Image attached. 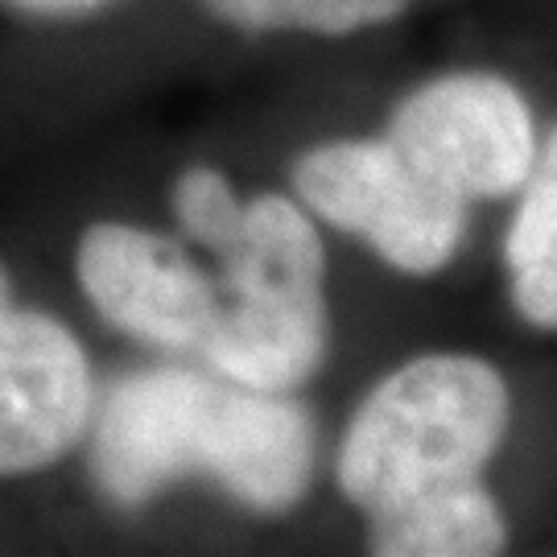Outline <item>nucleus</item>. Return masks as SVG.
<instances>
[{"label":"nucleus","instance_id":"1a4fd4ad","mask_svg":"<svg viewBox=\"0 0 557 557\" xmlns=\"http://www.w3.org/2000/svg\"><path fill=\"white\" fill-rule=\"evenodd\" d=\"M202 4L220 21L248 34L294 29V34L343 38L400 17L413 0H202Z\"/></svg>","mask_w":557,"mask_h":557},{"label":"nucleus","instance_id":"20e7f679","mask_svg":"<svg viewBox=\"0 0 557 557\" xmlns=\"http://www.w3.org/2000/svg\"><path fill=\"white\" fill-rule=\"evenodd\" d=\"M294 186L314 215L363 236L393 269L413 277L446 269L467 236L471 202L425 178L388 137L310 149L294 165Z\"/></svg>","mask_w":557,"mask_h":557},{"label":"nucleus","instance_id":"39448f33","mask_svg":"<svg viewBox=\"0 0 557 557\" xmlns=\"http://www.w3.org/2000/svg\"><path fill=\"white\" fill-rule=\"evenodd\" d=\"M388 140L462 202L512 195L537 161L529 103L499 75H446L418 87L397 108Z\"/></svg>","mask_w":557,"mask_h":557},{"label":"nucleus","instance_id":"9d476101","mask_svg":"<svg viewBox=\"0 0 557 557\" xmlns=\"http://www.w3.org/2000/svg\"><path fill=\"white\" fill-rule=\"evenodd\" d=\"M174 215L195 244L223 252L244 223V202L236 199L232 182L223 178L220 170L195 165L174 182Z\"/></svg>","mask_w":557,"mask_h":557},{"label":"nucleus","instance_id":"f257e3e1","mask_svg":"<svg viewBox=\"0 0 557 557\" xmlns=\"http://www.w3.org/2000/svg\"><path fill=\"white\" fill-rule=\"evenodd\" d=\"M512 400L492 363L421 356L359 405L338 450V487L393 557L499 554L508 529L483 467L508 434Z\"/></svg>","mask_w":557,"mask_h":557},{"label":"nucleus","instance_id":"0eeeda50","mask_svg":"<svg viewBox=\"0 0 557 557\" xmlns=\"http://www.w3.org/2000/svg\"><path fill=\"white\" fill-rule=\"evenodd\" d=\"M75 273L87 301L116 331L161 351H199L220 314L215 281L182 244L133 223L87 227Z\"/></svg>","mask_w":557,"mask_h":557},{"label":"nucleus","instance_id":"423d86ee","mask_svg":"<svg viewBox=\"0 0 557 557\" xmlns=\"http://www.w3.org/2000/svg\"><path fill=\"white\" fill-rule=\"evenodd\" d=\"M91 421V368L79 338L13 301L0 269V475L59 462Z\"/></svg>","mask_w":557,"mask_h":557},{"label":"nucleus","instance_id":"6e6552de","mask_svg":"<svg viewBox=\"0 0 557 557\" xmlns=\"http://www.w3.org/2000/svg\"><path fill=\"white\" fill-rule=\"evenodd\" d=\"M504 257L520 319L537 331H557V128L524 178Z\"/></svg>","mask_w":557,"mask_h":557},{"label":"nucleus","instance_id":"9b49d317","mask_svg":"<svg viewBox=\"0 0 557 557\" xmlns=\"http://www.w3.org/2000/svg\"><path fill=\"white\" fill-rule=\"evenodd\" d=\"M25 13H41V17H83V13H96L112 0H9Z\"/></svg>","mask_w":557,"mask_h":557},{"label":"nucleus","instance_id":"f03ea898","mask_svg":"<svg viewBox=\"0 0 557 557\" xmlns=\"http://www.w3.org/2000/svg\"><path fill=\"white\" fill-rule=\"evenodd\" d=\"M96 479L120 508L207 475L244 508L285 512L314 475V421L281 393L161 368L112 388L91 442Z\"/></svg>","mask_w":557,"mask_h":557},{"label":"nucleus","instance_id":"7ed1b4c3","mask_svg":"<svg viewBox=\"0 0 557 557\" xmlns=\"http://www.w3.org/2000/svg\"><path fill=\"white\" fill-rule=\"evenodd\" d=\"M220 257L227 301H220L199 356L244 388H298L319 372L331 335L326 252L314 223L289 199L260 195L244 202V223Z\"/></svg>","mask_w":557,"mask_h":557}]
</instances>
